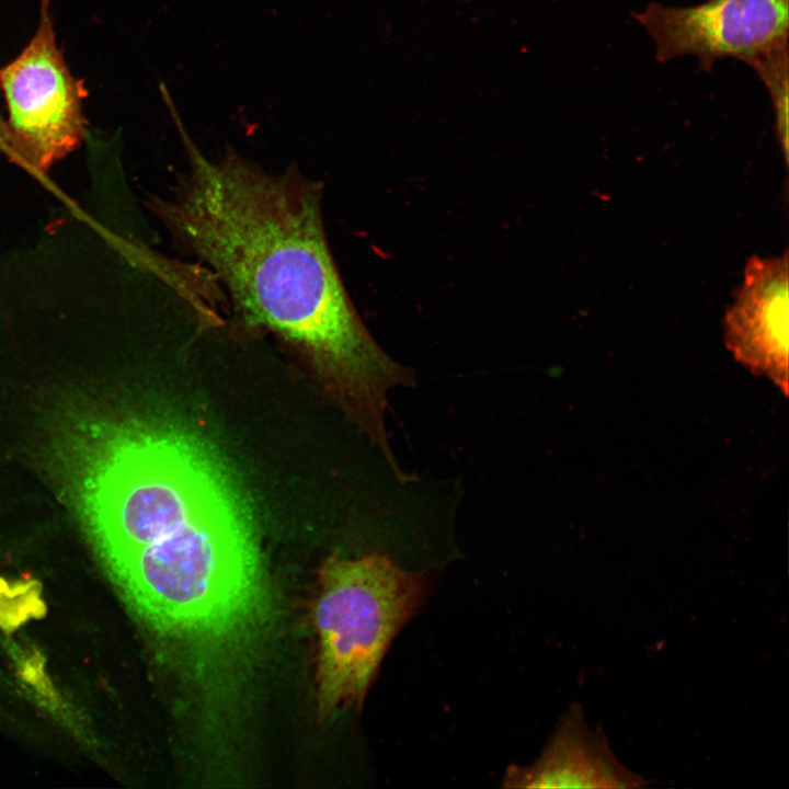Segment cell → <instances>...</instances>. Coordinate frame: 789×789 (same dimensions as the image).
I'll return each mask as SVG.
<instances>
[{
    "label": "cell",
    "instance_id": "6da1fadb",
    "mask_svg": "<svg viewBox=\"0 0 789 789\" xmlns=\"http://www.w3.org/2000/svg\"><path fill=\"white\" fill-rule=\"evenodd\" d=\"M175 119L188 167L153 209L185 251L210 267L239 316L304 352L373 442L387 437L388 392L411 386L357 315L336 270L321 187L298 172L270 173L227 149L209 159Z\"/></svg>",
    "mask_w": 789,
    "mask_h": 789
},
{
    "label": "cell",
    "instance_id": "7a4b0ae2",
    "mask_svg": "<svg viewBox=\"0 0 789 789\" xmlns=\"http://www.w3.org/2000/svg\"><path fill=\"white\" fill-rule=\"evenodd\" d=\"M134 607L176 636H215L243 621L260 584L251 514L238 503L110 564Z\"/></svg>",
    "mask_w": 789,
    "mask_h": 789
},
{
    "label": "cell",
    "instance_id": "3957f363",
    "mask_svg": "<svg viewBox=\"0 0 789 789\" xmlns=\"http://www.w3.org/2000/svg\"><path fill=\"white\" fill-rule=\"evenodd\" d=\"M123 438L93 495L96 534L110 564L239 491L191 432L160 424Z\"/></svg>",
    "mask_w": 789,
    "mask_h": 789
},
{
    "label": "cell",
    "instance_id": "277c9868",
    "mask_svg": "<svg viewBox=\"0 0 789 789\" xmlns=\"http://www.w3.org/2000/svg\"><path fill=\"white\" fill-rule=\"evenodd\" d=\"M313 604L316 700L320 719L359 707L392 640L418 611L430 579L388 556L329 557Z\"/></svg>",
    "mask_w": 789,
    "mask_h": 789
},
{
    "label": "cell",
    "instance_id": "5b68a950",
    "mask_svg": "<svg viewBox=\"0 0 789 789\" xmlns=\"http://www.w3.org/2000/svg\"><path fill=\"white\" fill-rule=\"evenodd\" d=\"M39 18L28 45L0 68V87L18 158L44 171L81 142L87 90L57 47L49 0H42Z\"/></svg>",
    "mask_w": 789,
    "mask_h": 789
},
{
    "label": "cell",
    "instance_id": "8992f818",
    "mask_svg": "<svg viewBox=\"0 0 789 789\" xmlns=\"http://www.w3.org/2000/svg\"><path fill=\"white\" fill-rule=\"evenodd\" d=\"M633 16L653 39L658 61L694 56L705 71L725 57L751 65L788 43L789 0H707L684 8L652 2Z\"/></svg>",
    "mask_w": 789,
    "mask_h": 789
},
{
    "label": "cell",
    "instance_id": "52a82bcc",
    "mask_svg": "<svg viewBox=\"0 0 789 789\" xmlns=\"http://www.w3.org/2000/svg\"><path fill=\"white\" fill-rule=\"evenodd\" d=\"M788 252L753 255L723 318L724 340L734 356L773 377L786 390L788 363Z\"/></svg>",
    "mask_w": 789,
    "mask_h": 789
},
{
    "label": "cell",
    "instance_id": "ba28073f",
    "mask_svg": "<svg viewBox=\"0 0 789 789\" xmlns=\"http://www.w3.org/2000/svg\"><path fill=\"white\" fill-rule=\"evenodd\" d=\"M648 784L616 757L604 734L591 729L580 705L562 717L538 759L512 766L504 786L517 788H641Z\"/></svg>",
    "mask_w": 789,
    "mask_h": 789
},
{
    "label": "cell",
    "instance_id": "9c48e42d",
    "mask_svg": "<svg viewBox=\"0 0 789 789\" xmlns=\"http://www.w3.org/2000/svg\"><path fill=\"white\" fill-rule=\"evenodd\" d=\"M766 87L775 114V130L788 162V43L765 53L750 65Z\"/></svg>",
    "mask_w": 789,
    "mask_h": 789
},
{
    "label": "cell",
    "instance_id": "30bf717a",
    "mask_svg": "<svg viewBox=\"0 0 789 789\" xmlns=\"http://www.w3.org/2000/svg\"><path fill=\"white\" fill-rule=\"evenodd\" d=\"M0 149L4 150L12 157L16 156L15 144L8 126V123L3 121L0 115Z\"/></svg>",
    "mask_w": 789,
    "mask_h": 789
}]
</instances>
